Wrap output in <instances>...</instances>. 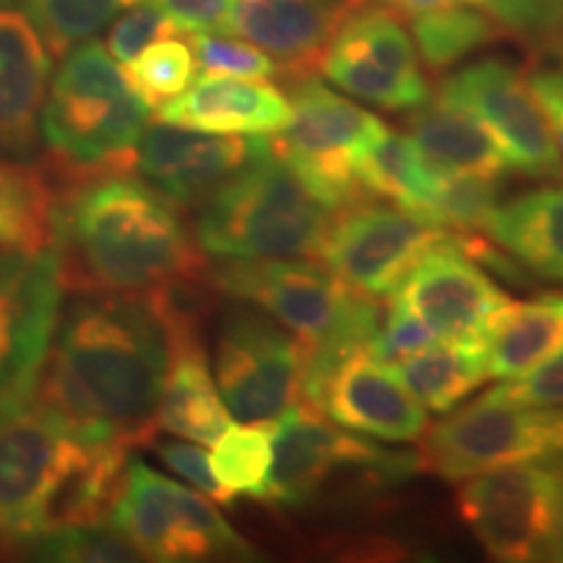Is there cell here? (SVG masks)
Returning <instances> with one entry per match:
<instances>
[{"instance_id": "2", "label": "cell", "mask_w": 563, "mask_h": 563, "mask_svg": "<svg viewBox=\"0 0 563 563\" xmlns=\"http://www.w3.org/2000/svg\"><path fill=\"white\" fill-rule=\"evenodd\" d=\"M53 183V245L66 290L159 295L199 279V243L175 203L144 178L104 170Z\"/></svg>"}, {"instance_id": "33", "label": "cell", "mask_w": 563, "mask_h": 563, "mask_svg": "<svg viewBox=\"0 0 563 563\" xmlns=\"http://www.w3.org/2000/svg\"><path fill=\"white\" fill-rule=\"evenodd\" d=\"M498 178L473 173H441L435 178L431 203V222L435 228L456 232H477L488 228L493 211L498 209Z\"/></svg>"}, {"instance_id": "24", "label": "cell", "mask_w": 563, "mask_h": 563, "mask_svg": "<svg viewBox=\"0 0 563 563\" xmlns=\"http://www.w3.org/2000/svg\"><path fill=\"white\" fill-rule=\"evenodd\" d=\"M394 368L418 402L433 412H452L467 394L490 378L485 342L454 336H443V342H433L426 350L407 355Z\"/></svg>"}, {"instance_id": "44", "label": "cell", "mask_w": 563, "mask_h": 563, "mask_svg": "<svg viewBox=\"0 0 563 563\" xmlns=\"http://www.w3.org/2000/svg\"><path fill=\"white\" fill-rule=\"evenodd\" d=\"M545 559L548 561H563V501H561L559 525H555V532H553V538H551V545H548Z\"/></svg>"}, {"instance_id": "25", "label": "cell", "mask_w": 563, "mask_h": 563, "mask_svg": "<svg viewBox=\"0 0 563 563\" xmlns=\"http://www.w3.org/2000/svg\"><path fill=\"white\" fill-rule=\"evenodd\" d=\"M363 194L382 196L415 220L431 222V203L439 170L422 157L418 144L397 131H386L357 162Z\"/></svg>"}, {"instance_id": "30", "label": "cell", "mask_w": 563, "mask_h": 563, "mask_svg": "<svg viewBox=\"0 0 563 563\" xmlns=\"http://www.w3.org/2000/svg\"><path fill=\"white\" fill-rule=\"evenodd\" d=\"M53 55L63 58L70 47L87 42L139 0H21Z\"/></svg>"}, {"instance_id": "34", "label": "cell", "mask_w": 563, "mask_h": 563, "mask_svg": "<svg viewBox=\"0 0 563 563\" xmlns=\"http://www.w3.org/2000/svg\"><path fill=\"white\" fill-rule=\"evenodd\" d=\"M196 68L203 76H235V79H269L279 74L277 60L249 40L222 37L214 32L191 34Z\"/></svg>"}, {"instance_id": "35", "label": "cell", "mask_w": 563, "mask_h": 563, "mask_svg": "<svg viewBox=\"0 0 563 563\" xmlns=\"http://www.w3.org/2000/svg\"><path fill=\"white\" fill-rule=\"evenodd\" d=\"M511 37L545 45L563 30V0H467Z\"/></svg>"}, {"instance_id": "28", "label": "cell", "mask_w": 563, "mask_h": 563, "mask_svg": "<svg viewBox=\"0 0 563 563\" xmlns=\"http://www.w3.org/2000/svg\"><path fill=\"white\" fill-rule=\"evenodd\" d=\"M410 19L415 47L431 70L452 68L504 34L488 13L467 0Z\"/></svg>"}, {"instance_id": "19", "label": "cell", "mask_w": 563, "mask_h": 563, "mask_svg": "<svg viewBox=\"0 0 563 563\" xmlns=\"http://www.w3.org/2000/svg\"><path fill=\"white\" fill-rule=\"evenodd\" d=\"M162 123L230 136H272L290 125V100L266 79L201 76L157 110Z\"/></svg>"}, {"instance_id": "18", "label": "cell", "mask_w": 563, "mask_h": 563, "mask_svg": "<svg viewBox=\"0 0 563 563\" xmlns=\"http://www.w3.org/2000/svg\"><path fill=\"white\" fill-rule=\"evenodd\" d=\"M186 292L188 287L165 292L170 357L157 402V428L194 443H214L232 426V415L211 376Z\"/></svg>"}, {"instance_id": "3", "label": "cell", "mask_w": 563, "mask_h": 563, "mask_svg": "<svg viewBox=\"0 0 563 563\" xmlns=\"http://www.w3.org/2000/svg\"><path fill=\"white\" fill-rule=\"evenodd\" d=\"M152 108L129 87L121 66L95 37L63 55L42 108V141L53 180L129 170L150 129Z\"/></svg>"}, {"instance_id": "42", "label": "cell", "mask_w": 563, "mask_h": 563, "mask_svg": "<svg viewBox=\"0 0 563 563\" xmlns=\"http://www.w3.org/2000/svg\"><path fill=\"white\" fill-rule=\"evenodd\" d=\"M34 256L21 251L0 249V319H9L16 311L21 285L32 269Z\"/></svg>"}, {"instance_id": "29", "label": "cell", "mask_w": 563, "mask_h": 563, "mask_svg": "<svg viewBox=\"0 0 563 563\" xmlns=\"http://www.w3.org/2000/svg\"><path fill=\"white\" fill-rule=\"evenodd\" d=\"M211 446V470L232 498L264 496L272 470L274 420L230 426Z\"/></svg>"}, {"instance_id": "38", "label": "cell", "mask_w": 563, "mask_h": 563, "mask_svg": "<svg viewBox=\"0 0 563 563\" xmlns=\"http://www.w3.org/2000/svg\"><path fill=\"white\" fill-rule=\"evenodd\" d=\"M159 460L173 470L175 475H180L188 485H194L196 490L203 493V496L211 498L214 504L230 506L235 498L230 496L228 490L222 488L220 481L214 477V470H211L209 456L196 446L194 441H162L157 443Z\"/></svg>"}, {"instance_id": "26", "label": "cell", "mask_w": 563, "mask_h": 563, "mask_svg": "<svg viewBox=\"0 0 563 563\" xmlns=\"http://www.w3.org/2000/svg\"><path fill=\"white\" fill-rule=\"evenodd\" d=\"M55 183L37 165L0 159V249L37 256L53 245Z\"/></svg>"}, {"instance_id": "14", "label": "cell", "mask_w": 563, "mask_h": 563, "mask_svg": "<svg viewBox=\"0 0 563 563\" xmlns=\"http://www.w3.org/2000/svg\"><path fill=\"white\" fill-rule=\"evenodd\" d=\"M269 150V136H230L159 121L144 131L133 165L178 207H203Z\"/></svg>"}, {"instance_id": "39", "label": "cell", "mask_w": 563, "mask_h": 563, "mask_svg": "<svg viewBox=\"0 0 563 563\" xmlns=\"http://www.w3.org/2000/svg\"><path fill=\"white\" fill-rule=\"evenodd\" d=\"M496 391L506 399L522 405L540 407H559L563 405V347L553 352L548 361L534 365L525 376L511 378L504 386H496Z\"/></svg>"}, {"instance_id": "32", "label": "cell", "mask_w": 563, "mask_h": 563, "mask_svg": "<svg viewBox=\"0 0 563 563\" xmlns=\"http://www.w3.org/2000/svg\"><path fill=\"white\" fill-rule=\"evenodd\" d=\"M34 561L63 563H118L141 561V553L115 527L102 525H60L40 534L21 551Z\"/></svg>"}, {"instance_id": "36", "label": "cell", "mask_w": 563, "mask_h": 563, "mask_svg": "<svg viewBox=\"0 0 563 563\" xmlns=\"http://www.w3.org/2000/svg\"><path fill=\"white\" fill-rule=\"evenodd\" d=\"M178 32V26L165 16L157 5L139 0V3L129 5L121 16L112 21L104 47H108L112 60H115L118 66H123V63L136 58L141 51H146L152 42L175 37Z\"/></svg>"}, {"instance_id": "4", "label": "cell", "mask_w": 563, "mask_h": 563, "mask_svg": "<svg viewBox=\"0 0 563 563\" xmlns=\"http://www.w3.org/2000/svg\"><path fill=\"white\" fill-rule=\"evenodd\" d=\"M332 209L277 150L264 154L201 207L196 243L214 262L319 256Z\"/></svg>"}, {"instance_id": "31", "label": "cell", "mask_w": 563, "mask_h": 563, "mask_svg": "<svg viewBox=\"0 0 563 563\" xmlns=\"http://www.w3.org/2000/svg\"><path fill=\"white\" fill-rule=\"evenodd\" d=\"M125 81L136 95L159 110L162 104L180 97L194 84L196 58L186 40L165 37L152 42L146 51L121 66Z\"/></svg>"}, {"instance_id": "37", "label": "cell", "mask_w": 563, "mask_h": 563, "mask_svg": "<svg viewBox=\"0 0 563 563\" xmlns=\"http://www.w3.org/2000/svg\"><path fill=\"white\" fill-rule=\"evenodd\" d=\"M435 340H439V334H435L418 313L410 311L405 302L391 298L389 306L384 308L382 332H378L376 350L373 352H376V357H382L384 363L397 365L399 361H405L407 355L426 350L428 344H433Z\"/></svg>"}, {"instance_id": "21", "label": "cell", "mask_w": 563, "mask_h": 563, "mask_svg": "<svg viewBox=\"0 0 563 563\" xmlns=\"http://www.w3.org/2000/svg\"><path fill=\"white\" fill-rule=\"evenodd\" d=\"M410 139L435 170L473 173L501 180L511 170L504 146L467 104L439 91L412 110Z\"/></svg>"}, {"instance_id": "6", "label": "cell", "mask_w": 563, "mask_h": 563, "mask_svg": "<svg viewBox=\"0 0 563 563\" xmlns=\"http://www.w3.org/2000/svg\"><path fill=\"white\" fill-rule=\"evenodd\" d=\"M108 522L146 561H245L253 548L201 493L154 473L144 462L125 464Z\"/></svg>"}, {"instance_id": "23", "label": "cell", "mask_w": 563, "mask_h": 563, "mask_svg": "<svg viewBox=\"0 0 563 563\" xmlns=\"http://www.w3.org/2000/svg\"><path fill=\"white\" fill-rule=\"evenodd\" d=\"M563 347V292L509 302L485 334L488 376L511 382Z\"/></svg>"}, {"instance_id": "20", "label": "cell", "mask_w": 563, "mask_h": 563, "mask_svg": "<svg viewBox=\"0 0 563 563\" xmlns=\"http://www.w3.org/2000/svg\"><path fill=\"white\" fill-rule=\"evenodd\" d=\"M340 30L327 0H235L230 34L277 60L290 79L319 70L329 40Z\"/></svg>"}, {"instance_id": "27", "label": "cell", "mask_w": 563, "mask_h": 563, "mask_svg": "<svg viewBox=\"0 0 563 563\" xmlns=\"http://www.w3.org/2000/svg\"><path fill=\"white\" fill-rule=\"evenodd\" d=\"M319 70L342 91L384 110H415L431 97L426 76L399 74L340 34L329 40Z\"/></svg>"}, {"instance_id": "5", "label": "cell", "mask_w": 563, "mask_h": 563, "mask_svg": "<svg viewBox=\"0 0 563 563\" xmlns=\"http://www.w3.org/2000/svg\"><path fill=\"white\" fill-rule=\"evenodd\" d=\"M418 460L452 483L514 464H563V405H522L493 389L435 422Z\"/></svg>"}, {"instance_id": "11", "label": "cell", "mask_w": 563, "mask_h": 563, "mask_svg": "<svg viewBox=\"0 0 563 563\" xmlns=\"http://www.w3.org/2000/svg\"><path fill=\"white\" fill-rule=\"evenodd\" d=\"M306 350L272 316L245 306L222 319L214 350V382L241 422L274 420L300 399Z\"/></svg>"}, {"instance_id": "9", "label": "cell", "mask_w": 563, "mask_h": 563, "mask_svg": "<svg viewBox=\"0 0 563 563\" xmlns=\"http://www.w3.org/2000/svg\"><path fill=\"white\" fill-rule=\"evenodd\" d=\"M563 501V464H514L464 477L456 511L490 559H545Z\"/></svg>"}, {"instance_id": "16", "label": "cell", "mask_w": 563, "mask_h": 563, "mask_svg": "<svg viewBox=\"0 0 563 563\" xmlns=\"http://www.w3.org/2000/svg\"><path fill=\"white\" fill-rule=\"evenodd\" d=\"M391 298L405 302L439 336L483 342L511 302L481 264L456 249L452 235L420 258Z\"/></svg>"}, {"instance_id": "41", "label": "cell", "mask_w": 563, "mask_h": 563, "mask_svg": "<svg viewBox=\"0 0 563 563\" xmlns=\"http://www.w3.org/2000/svg\"><path fill=\"white\" fill-rule=\"evenodd\" d=\"M527 81H530V89L534 100H538L540 112H543L553 146L555 152H559L563 165V74L540 68L532 70V74L527 76Z\"/></svg>"}, {"instance_id": "13", "label": "cell", "mask_w": 563, "mask_h": 563, "mask_svg": "<svg viewBox=\"0 0 563 563\" xmlns=\"http://www.w3.org/2000/svg\"><path fill=\"white\" fill-rule=\"evenodd\" d=\"M439 91L467 104L488 125L504 146L511 170L532 178H563L561 157L530 81L511 63L501 58L475 60L446 76Z\"/></svg>"}, {"instance_id": "17", "label": "cell", "mask_w": 563, "mask_h": 563, "mask_svg": "<svg viewBox=\"0 0 563 563\" xmlns=\"http://www.w3.org/2000/svg\"><path fill=\"white\" fill-rule=\"evenodd\" d=\"M53 51L21 0H0V157L26 162L42 146Z\"/></svg>"}, {"instance_id": "10", "label": "cell", "mask_w": 563, "mask_h": 563, "mask_svg": "<svg viewBox=\"0 0 563 563\" xmlns=\"http://www.w3.org/2000/svg\"><path fill=\"white\" fill-rule=\"evenodd\" d=\"M342 470H355L378 483L402 481L420 460L412 454L386 452L376 443L336 431L311 405L295 402L274 418L272 470L264 501L277 506H302Z\"/></svg>"}, {"instance_id": "15", "label": "cell", "mask_w": 563, "mask_h": 563, "mask_svg": "<svg viewBox=\"0 0 563 563\" xmlns=\"http://www.w3.org/2000/svg\"><path fill=\"white\" fill-rule=\"evenodd\" d=\"M306 405L336 426L373 439L402 443L418 441L428 431L426 407L397 368L376 357L373 350L342 357Z\"/></svg>"}, {"instance_id": "7", "label": "cell", "mask_w": 563, "mask_h": 563, "mask_svg": "<svg viewBox=\"0 0 563 563\" xmlns=\"http://www.w3.org/2000/svg\"><path fill=\"white\" fill-rule=\"evenodd\" d=\"M91 449L37 405L0 415V551L21 553L60 525V506Z\"/></svg>"}, {"instance_id": "12", "label": "cell", "mask_w": 563, "mask_h": 563, "mask_svg": "<svg viewBox=\"0 0 563 563\" xmlns=\"http://www.w3.org/2000/svg\"><path fill=\"white\" fill-rule=\"evenodd\" d=\"M446 238L441 228L415 220L402 209L361 199L342 207L329 222L319 256L350 290L384 300Z\"/></svg>"}, {"instance_id": "43", "label": "cell", "mask_w": 563, "mask_h": 563, "mask_svg": "<svg viewBox=\"0 0 563 563\" xmlns=\"http://www.w3.org/2000/svg\"><path fill=\"white\" fill-rule=\"evenodd\" d=\"M460 3V0H391V5L407 16H420V13L446 9V5Z\"/></svg>"}, {"instance_id": "22", "label": "cell", "mask_w": 563, "mask_h": 563, "mask_svg": "<svg viewBox=\"0 0 563 563\" xmlns=\"http://www.w3.org/2000/svg\"><path fill=\"white\" fill-rule=\"evenodd\" d=\"M485 230L522 269L563 285V186H540L498 203Z\"/></svg>"}, {"instance_id": "8", "label": "cell", "mask_w": 563, "mask_h": 563, "mask_svg": "<svg viewBox=\"0 0 563 563\" xmlns=\"http://www.w3.org/2000/svg\"><path fill=\"white\" fill-rule=\"evenodd\" d=\"M290 108V125L272 141L279 157L290 162L327 209L340 211L352 201H361L357 162L389 125L313 76H302L292 84Z\"/></svg>"}, {"instance_id": "40", "label": "cell", "mask_w": 563, "mask_h": 563, "mask_svg": "<svg viewBox=\"0 0 563 563\" xmlns=\"http://www.w3.org/2000/svg\"><path fill=\"white\" fill-rule=\"evenodd\" d=\"M146 3L157 5L180 32L230 34L235 0H146Z\"/></svg>"}, {"instance_id": "1", "label": "cell", "mask_w": 563, "mask_h": 563, "mask_svg": "<svg viewBox=\"0 0 563 563\" xmlns=\"http://www.w3.org/2000/svg\"><path fill=\"white\" fill-rule=\"evenodd\" d=\"M170 357L165 292H79L63 308L34 405L84 446L152 443Z\"/></svg>"}]
</instances>
